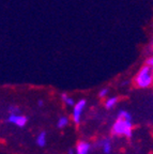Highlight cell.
I'll list each match as a JSON object with an SVG mask.
<instances>
[{"instance_id": "cell-6", "label": "cell", "mask_w": 153, "mask_h": 154, "mask_svg": "<svg viewBox=\"0 0 153 154\" xmlns=\"http://www.w3.org/2000/svg\"><path fill=\"white\" fill-rule=\"evenodd\" d=\"M98 147L102 150L104 154H110V152L113 150V143H111L109 138H103L98 142Z\"/></svg>"}, {"instance_id": "cell-10", "label": "cell", "mask_w": 153, "mask_h": 154, "mask_svg": "<svg viewBox=\"0 0 153 154\" xmlns=\"http://www.w3.org/2000/svg\"><path fill=\"white\" fill-rule=\"evenodd\" d=\"M69 124H70V119L67 118V117H65V116L59 117V119H58V121H57L58 128H60V130H61V128H65Z\"/></svg>"}, {"instance_id": "cell-3", "label": "cell", "mask_w": 153, "mask_h": 154, "mask_svg": "<svg viewBox=\"0 0 153 154\" xmlns=\"http://www.w3.org/2000/svg\"><path fill=\"white\" fill-rule=\"evenodd\" d=\"M87 106V101L86 100H79L78 102L75 103V105L73 106V110H72V119L73 122L76 125L80 124L81 117H83V113Z\"/></svg>"}, {"instance_id": "cell-9", "label": "cell", "mask_w": 153, "mask_h": 154, "mask_svg": "<svg viewBox=\"0 0 153 154\" xmlns=\"http://www.w3.org/2000/svg\"><path fill=\"white\" fill-rule=\"evenodd\" d=\"M61 100H62V102L67 106V107H73V106L75 105V103H76V102L74 101V99L71 97V96L67 93L61 94Z\"/></svg>"}, {"instance_id": "cell-13", "label": "cell", "mask_w": 153, "mask_h": 154, "mask_svg": "<svg viewBox=\"0 0 153 154\" xmlns=\"http://www.w3.org/2000/svg\"><path fill=\"white\" fill-rule=\"evenodd\" d=\"M108 92H109V90H108L107 88H103V89L98 92V96H100V97H102V99H104V97H105V96L108 94Z\"/></svg>"}, {"instance_id": "cell-8", "label": "cell", "mask_w": 153, "mask_h": 154, "mask_svg": "<svg viewBox=\"0 0 153 154\" xmlns=\"http://www.w3.org/2000/svg\"><path fill=\"white\" fill-rule=\"evenodd\" d=\"M117 104H118V97L117 96L108 97V99L105 101V108L106 109H113V108H115Z\"/></svg>"}, {"instance_id": "cell-5", "label": "cell", "mask_w": 153, "mask_h": 154, "mask_svg": "<svg viewBox=\"0 0 153 154\" xmlns=\"http://www.w3.org/2000/svg\"><path fill=\"white\" fill-rule=\"evenodd\" d=\"M91 152V144L88 141L80 140L77 142L75 148V154H90Z\"/></svg>"}, {"instance_id": "cell-11", "label": "cell", "mask_w": 153, "mask_h": 154, "mask_svg": "<svg viewBox=\"0 0 153 154\" xmlns=\"http://www.w3.org/2000/svg\"><path fill=\"white\" fill-rule=\"evenodd\" d=\"M117 118H120V119H132V115H131V112H130V111L122 109V110H119V112L117 113Z\"/></svg>"}, {"instance_id": "cell-2", "label": "cell", "mask_w": 153, "mask_h": 154, "mask_svg": "<svg viewBox=\"0 0 153 154\" xmlns=\"http://www.w3.org/2000/svg\"><path fill=\"white\" fill-rule=\"evenodd\" d=\"M135 84L139 88H148L153 84V73L148 65H144L135 77Z\"/></svg>"}, {"instance_id": "cell-16", "label": "cell", "mask_w": 153, "mask_h": 154, "mask_svg": "<svg viewBox=\"0 0 153 154\" xmlns=\"http://www.w3.org/2000/svg\"><path fill=\"white\" fill-rule=\"evenodd\" d=\"M67 154H75V150H73V149H70L69 151H67Z\"/></svg>"}, {"instance_id": "cell-15", "label": "cell", "mask_w": 153, "mask_h": 154, "mask_svg": "<svg viewBox=\"0 0 153 154\" xmlns=\"http://www.w3.org/2000/svg\"><path fill=\"white\" fill-rule=\"evenodd\" d=\"M43 105H44V102L42 101V100H40V101L38 102V106H39V107H42Z\"/></svg>"}, {"instance_id": "cell-7", "label": "cell", "mask_w": 153, "mask_h": 154, "mask_svg": "<svg viewBox=\"0 0 153 154\" xmlns=\"http://www.w3.org/2000/svg\"><path fill=\"white\" fill-rule=\"evenodd\" d=\"M36 143L40 148H44L46 146V143H47V134H46L45 131H42L36 135Z\"/></svg>"}, {"instance_id": "cell-1", "label": "cell", "mask_w": 153, "mask_h": 154, "mask_svg": "<svg viewBox=\"0 0 153 154\" xmlns=\"http://www.w3.org/2000/svg\"><path fill=\"white\" fill-rule=\"evenodd\" d=\"M111 133L114 136H124L132 137L133 135V122L132 119H120L116 118L115 123L111 128Z\"/></svg>"}, {"instance_id": "cell-4", "label": "cell", "mask_w": 153, "mask_h": 154, "mask_svg": "<svg viewBox=\"0 0 153 154\" xmlns=\"http://www.w3.org/2000/svg\"><path fill=\"white\" fill-rule=\"evenodd\" d=\"M7 121L11 124H14L15 126H18V128H24L26 126V124L28 123V117L24 115H20V113H16V115H9Z\"/></svg>"}, {"instance_id": "cell-12", "label": "cell", "mask_w": 153, "mask_h": 154, "mask_svg": "<svg viewBox=\"0 0 153 154\" xmlns=\"http://www.w3.org/2000/svg\"><path fill=\"white\" fill-rule=\"evenodd\" d=\"M8 111H9V115H16V113H20V109H19V107H17V106H15V105L10 106L9 109H8Z\"/></svg>"}, {"instance_id": "cell-14", "label": "cell", "mask_w": 153, "mask_h": 154, "mask_svg": "<svg viewBox=\"0 0 153 154\" xmlns=\"http://www.w3.org/2000/svg\"><path fill=\"white\" fill-rule=\"evenodd\" d=\"M147 65L150 67L151 71H152V73H153V57H151L150 59H148V61H147Z\"/></svg>"}]
</instances>
